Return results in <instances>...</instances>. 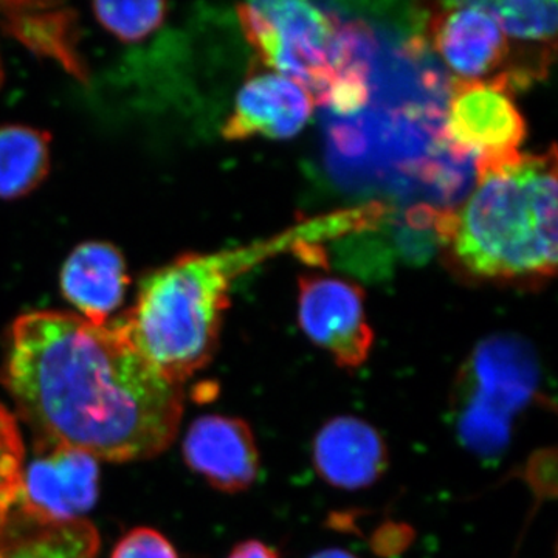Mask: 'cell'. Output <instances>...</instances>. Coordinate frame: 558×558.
<instances>
[{"label":"cell","mask_w":558,"mask_h":558,"mask_svg":"<svg viewBox=\"0 0 558 558\" xmlns=\"http://www.w3.org/2000/svg\"><path fill=\"white\" fill-rule=\"evenodd\" d=\"M0 379L39 440L97 461L157 457L182 421V385L154 368L116 326L80 315L40 311L17 318Z\"/></svg>","instance_id":"6da1fadb"},{"label":"cell","mask_w":558,"mask_h":558,"mask_svg":"<svg viewBox=\"0 0 558 558\" xmlns=\"http://www.w3.org/2000/svg\"><path fill=\"white\" fill-rule=\"evenodd\" d=\"M444 263L459 278L537 289L558 259L557 149L476 165V185L432 215Z\"/></svg>","instance_id":"7a4b0ae2"},{"label":"cell","mask_w":558,"mask_h":558,"mask_svg":"<svg viewBox=\"0 0 558 558\" xmlns=\"http://www.w3.org/2000/svg\"><path fill=\"white\" fill-rule=\"evenodd\" d=\"M351 230L347 213L310 220L270 240L216 253H194L154 271L116 328L160 374L182 385L218 348L234 279L263 260Z\"/></svg>","instance_id":"3957f363"},{"label":"cell","mask_w":558,"mask_h":558,"mask_svg":"<svg viewBox=\"0 0 558 558\" xmlns=\"http://www.w3.org/2000/svg\"><path fill=\"white\" fill-rule=\"evenodd\" d=\"M238 16L263 65L295 81L315 105L349 113L368 101L366 39L357 27L300 0L244 3Z\"/></svg>","instance_id":"277c9868"},{"label":"cell","mask_w":558,"mask_h":558,"mask_svg":"<svg viewBox=\"0 0 558 558\" xmlns=\"http://www.w3.org/2000/svg\"><path fill=\"white\" fill-rule=\"evenodd\" d=\"M542 369L523 337L498 333L481 340L462 363L450 392V417L462 447L497 459L508 449L513 425L542 399Z\"/></svg>","instance_id":"5b68a950"},{"label":"cell","mask_w":558,"mask_h":558,"mask_svg":"<svg viewBox=\"0 0 558 558\" xmlns=\"http://www.w3.org/2000/svg\"><path fill=\"white\" fill-rule=\"evenodd\" d=\"M505 78L458 81L451 84L444 140L451 154L473 157L476 165L520 154L527 135L523 113Z\"/></svg>","instance_id":"8992f818"},{"label":"cell","mask_w":558,"mask_h":558,"mask_svg":"<svg viewBox=\"0 0 558 558\" xmlns=\"http://www.w3.org/2000/svg\"><path fill=\"white\" fill-rule=\"evenodd\" d=\"M299 323L315 347L328 352L341 369L365 365L374 347L365 292L348 279L329 275L299 278Z\"/></svg>","instance_id":"52a82bcc"},{"label":"cell","mask_w":558,"mask_h":558,"mask_svg":"<svg viewBox=\"0 0 558 558\" xmlns=\"http://www.w3.org/2000/svg\"><path fill=\"white\" fill-rule=\"evenodd\" d=\"M425 33L458 81L505 78L517 89L512 47L483 2L429 7Z\"/></svg>","instance_id":"ba28073f"},{"label":"cell","mask_w":558,"mask_h":558,"mask_svg":"<svg viewBox=\"0 0 558 558\" xmlns=\"http://www.w3.org/2000/svg\"><path fill=\"white\" fill-rule=\"evenodd\" d=\"M100 487L98 461L84 451L43 442L25 462L17 505L22 515L40 523L83 520Z\"/></svg>","instance_id":"9c48e42d"},{"label":"cell","mask_w":558,"mask_h":558,"mask_svg":"<svg viewBox=\"0 0 558 558\" xmlns=\"http://www.w3.org/2000/svg\"><path fill=\"white\" fill-rule=\"evenodd\" d=\"M183 457L209 486L226 494L248 490L259 476L255 433L240 417L207 414L190 425Z\"/></svg>","instance_id":"30bf717a"},{"label":"cell","mask_w":558,"mask_h":558,"mask_svg":"<svg viewBox=\"0 0 558 558\" xmlns=\"http://www.w3.org/2000/svg\"><path fill=\"white\" fill-rule=\"evenodd\" d=\"M310 92L274 70L253 73L236 97L233 113L223 126L227 140L299 135L314 112Z\"/></svg>","instance_id":"8fae6325"},{"label":"cell","mask_w":558,"mask_h":558,"mask_svg":"<svg viewBox=\"0 0 558 558\" xmlns=\"http://www.w3.org/2000/svg\"><path fill=\"white\" fill-rule=\"evenodd\" d=\"M312 464L319 478L341 490H362L385 475L387 442L379 429L355 416H337L312 440Z\"/></svg>","instance_id":"7c38bea8"},{"label":"cell","mask_w":558,"mask_h":558,"mask_svg":"<svg viewBox=\"0 0 558 558\" xmlns=\"http://www.w3.org/2000/svg\"><path fill=\"white\" fill-rule=\"evenodd\" d=\"M128 284L123 256L102 242L81 245L62 267V293L81 312L80 317L95 326L108 325Z\"/></svg>","instance_id":"4fadbf2b"},{"label":"cell","mask_w":558,"mask_h":558,"mask_svg":"<svg viewBox=\"0 0 558 558\" xmlns=\"http://www.w3.org/2000/svg\"><path fill=\"white\" fill-rule=\"evenodd\" d=\"M509 39L515 57V87L548 75L557 49V2L495 0L483 2Z\"/></svg>","instance_id":"5bb4252c"},{"label":"cell","mask_w":558,"mask_h":558,"mask_svg":"<svg viewBox=\"0 0 558 558\" xmlns=\"http://www.w3.org/2000/svg\"><path fill=\"white\" fill-rule=\"evenodd\" d=\"M100 535L86 519L40 523L22 515L0 527V558H97Z\"/></svg>","instance_id":"9a60e30c"},{"label":"cell","mask_w":558,"mask_h":558,"mask_svg":"<svg viewBox=\"0 0 558 558\" xmlns=\"http://www.w3.org/2000/svg\"><path fill=\"white\" fill-rule=\"evenodd\" d=\"M49 170L47 137L28 128L0 130V196L17 197L35 189Z\"/></svg>","instance_id":"2e32d148"},{"label":"cell","mask_w":558,"mask_h":558,"mask_svg":"<svg viewBox=\"0 0 558 558\" xmlns=\"http://www.w3.org/2000/svg\"><path fill=\"white\" fill-rule=\"evenodd\" d=\"M25 447L16 417L0 403V527L10 520L21 495Z\"/></svg>","instance_id":"e0dca14e"},{"label":"cell","mask_w":558,"mask_h":558,"mask_svg":"<svg viewBox=\"0 0 558 558\" xmlns=\"http://www.w3.org/2000/svg\"><path fill=\"white\" fill-rule=\"evenodd\" d=\"M94 9L105 27L128 40L145 38L165 17L161 2H100L95 3Z\"/></svg>","instance_id":"ac0fdd59"},{"label":"cell","mask_w":558,"mask_h":558,"mask_svg":"<svg viewBox=\"0 0 558 558\" xmlns=\"http://www.w3.org/2000/svg\"><path fill=\"white\" fill-rule=\"evenodd\" d=\"M110 558H179L178 550L160 532L137 527L117 543Z\"/></svg>","instance_id":"d6986e66"},{"label":"cell","mask_w":558,"mask_h":558,"mask_svg":"<svg viewBox=\"0 0 558 558\" xmlns=\"http://www.w3.org/2000/svg\"><path fill=\"white\" fill-rule=\"evenodd\" d=\"M227 558H281L277 549L259 539H247L234 546Z\"/></svg>","instance_id":"ffe728a7"},{"label":"cell","mask_w":558,"mask_h":558,"mask_svg":"<svg viewBox=\"0 0 558 558\" xmlns=\"http://www.w3.org/2000/svg\"><path fill=\"white\" fill-rule=\"evenodd\" d=\"M311 558H357L354 554L348 553L344 549L329 548L325 550H319V553L314 554Z\"/></svg>","instance_id":"44dd1931"},{"label":"cell","mask_w":558,"mask_h":558,"mask_svg":"<svg viewBox=\"0 0 558 558\" xmlns=\"http://www.w3.org/2000/svg\"><path fill=\"white\" fill-rule=\"evenodd\" d=\"M0 76H2V73H0Z\"/></svg>","instance_id":"7402d4cb"}]
</instances>
